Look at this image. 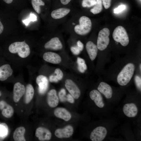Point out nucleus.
<instances>
[{
  "instance_id": "obj_1",
  "label": "nucleus",
  "mask_w": 141,
  "mask_h": 141,
  "mask_svg": "<svg viewBox=\"0 0 141 141\" xmlns=\"http://www.w3.org/2000/svg\"><path fill=\"white\" fill-rule=\"evenodd\" d=\"M135 66L128 63L124 67L118 74L117 78L118 84L122 86L126 85L130 81L134 73Z\"/></svg>"
},
{
  "instance_id": "obj_2",
  "label": "nucleus",
  "mask_w": 141,
  "mask_h": 141,
  "mask_svg": "<svg viewBox=\"0 0 141 141\" xmlns=\"http://www.w3.org/2000/svg\"><path fill=\"white\" fill-rule=\"evenodd\" d=\"M8 49L11 53H17L19 56L22 58L27 57L30 53V47L25 41L12 43L9 46Z\"/></svg>"
},
{
  "instance_id": "obj_3",
  "label": "nucleus",
  "mask_w": 141,
  "mask_h": 141,
  "mask_svg": "<svg viewBox=\"0 0 141 141\" xmlns=\"http://www.w3.org/2000/svg\"><path fill=\"white\" fill-rule=\"evenodd\" d=\"M79 24L76 25L74 27L75 33L78 35H85L91 31L92 24L90 19L86 16H83L79 20Z\"/></svg>"
},
{
  "instance_id": "obj_4",
  "label": "nucleus",
  "mask_w": 141,
  "mask_h": 141,
  "mask_svg": "<svg viewBox=\"0 0 141 141\" xmlns=\"http://www.w3.org/2000/svg\"><path fill=\"white\" fill-rule=\"evenodd\" d=\"M115 41L120 43L123 46H127L129 43V38L125 28L122 26L116 27L114 30L112 35Z\"/></svg>"
},
{
  "instance_id": "obj_5",
  "label": "nucleus",
  "mask_w": 141,
  "mask_h": 141,
  "mask_svg": "<svg viewBox=\"0 0 141 141\" xmlns=\"http://www.w3.org/2000/svg\"><path fill=\"white\" fill-rule=\"evenodd\" d=\"M110 32L107 28H105L100 30L98 34L97 39V47L98 50L103 51L107 47L109 44L110 39L109 36Z\"/></svg>"
},
{
  "instance_id": "obj_6",
  "label": "nucleus",
  "mask_w": 141,
  "mask_h": 141,
  "mask_svg": "<svg viewBox=\"0 0 141 141\" xmlns=\"http://www.w3.org/2000/svg\"><path fill=\"white\" fill-rule=\"evenodd\" d=\"M107 134L106 128L102 126H99L94 129L91 132L90 136L92 141H102L105 137Z\"/></svg>"
},
{
  "instance_id": "obj_7",
  "label": "nucleus",
  "mask_w": 141,
  "mask_h": 141,
  "mask_svg": "<svg viewBox=\"0 0 141 141\" xmlns=\"http://www.w3.org/2000/svg\"><path fill=\"white\" fill-rule=\"evenodd\" d=\"M65 86L70 95L75 99H78L80 95V91L78 87L72 80L67 79L65 82Z\"/></svg>"
},
{
  "instance_id": "obj_8",
  "label": "nucleus",
  "mask_w": 141,
  "mask_h": 141,
  "mask_svg": "<svg viewBox=\"0 0 141 141\" xmlns=\"http://www.w3.org/2000/svg\"><path fill=\"white\" fill-rule=\"evenodd\" d=\"M73 128L71 125H68L62 128H58L55 131V135L59 138H69L73 133Z\"/></svg>"
},
{
  "instance_id": "obj_9",
  "label": "nucleus",
  "mask_w": 141,
  "mask_h": 141,
  "mask_svg": "<svg viewBox=\"0 0 141 141\" xmlns=\"http://www.w3.org/2000/svg\"><path fill=\"white\" fill-rule=\"evenodd\" d=\"M25 88L23 85L19 82H17L14 84L13 90V99L15 102H18L21 97L25 94Z\"/></svg>"
},
{
  "instance_id": "obj_10",
  "label": "nucleus",
  "mask_w": 141,
  "mask_h": 141,
  "mask_svg": "<svg viewBox=\"0 0 141 141\" xmlns=\"http://www.w3.org/2000/svg\"><path fill=\"white\" fill-rule=\"evenodd\" d=\"M124 114L129 118H133L136 116L138 112V108L134 103H129L125 104L123 108Z\"/></svg>"
},
{
  "instance_id": "obj_11",
  "label": "nucleus",
  "mask_w": 141,
  "mask_h": 141,
  "mask_svg": "<svg viewBox=\"0 0 141 141\" xmlns=\"http://www.w3.org/2000/svg\"><path fill=\"white\" fill-rule=\"evenodd\" d=\"M35 135L39 140L42 141L49 140L52 136L51 133L48 129L42 127L36 129Z\"/></svg>"
},
{
  "instance_id": "obj_12",
  "label": "nucleus",
  "mask_w": 141,
  "mask_h": 141,
  "mask_svg": "<svg viewBox=\"0 0 141 141\" xmlns=\"http://www.w3.org/2000/svg\"><path fill=\"white\" fill-rule=\"evenodd\" d=\"M36 82L38 86L39 93L41 95L44 94L48 86V81L47 78L43 75H39L36 78Z\"/></svg>"
},
{
  "instance_id": "obj_13",
  "label": "nucleus",
  "mask_w": 141,
  "mask_h": 141,
  "mask_svg": "<svg viewBox=\"0 0 141 141\" xmlns=\"http://www.w3.org/2000/svg\"><path fill=\"white\" fill-rule=\"evenodd\" d=\"M90 97L98 107L102 108L105 105L103 97L100 93L96 90L91 91L89 93Z\"/></svg>"
},
{
  "instance_id": "obj_14",
  "label": "nucleus",
  "mask_w": 141,
  "mask_h": 141,
  "mask_svg": "<svg viewBox=\"0 0 141 141\" xmlns=\"http://www.w3.org/2000/svg\"><path fill=\"white\" fill-rule=\"evenodd\" d=\"M98 91L103 94L107 99L111 98L113 95V90L110 86L107 83L102 82L97 87Z\"/></svg>"
},
{
  "instance_id": "obj_15",
  "label": "nucleus",
  "mask_w": 141,
  "mask_h": 141,
  "mask_svg": "<svg viewBox=\"0 0 141 141\" xmlns=\"http://www.w3.org/2000/svg\"><path fill=\"white\" fill-rule=\"evenodd\" d=\"M0 109L2 110V114L7 118H11L14 113V109L12 106L4 101L0 103Z\"/></svg>"
},
{
  "instance_id": "obj_16",
  "label": "nucleus",
  "mask_w": 141,
  "mask_h": 141,
  "mask_svg": "<svg viewBox=\"0 0 141 141\" xmlns=\"http://www.w3.org/2000/svg\"><path fill=\"white\" fill-rule=\"evenodd\" d=\"M44 47L46 49L58 50L61 49L63 46L59 38L57 37H55L51 38L46 43Z\"/></svg>"
},
{
  "instance_id": "obj_17",
  "label": "nucleus",
  "mask_w": 141,
  "mask_h": 141,
  "mask_svg": "<svg viewBox=\"0 0 141 141\" xmlns=\"http://www.w3.org/2000/svg\"><path fill=\"white\" fill-rule=\"evenodd\" d=\"M43 58L46 61L54 64H58L61 61L60 56L57 54L52 52H45L43 54Z\"/></svg>"
},
{
  "instance_id": "obj_18",
  "label": "nucleus",
  "mask_w": 141,
  "mask_h": 141,
  "mask_svg": "<svg viewBox=\"0 0 141 141\" xmlns=\"http://www.w3.org/2000/svg\"><path fill=\"white\" fill-rule=\"evenodd\" d=\"M13 70L8 64H3L0 66V81H4L11 76Z\"/></svg>"
},
{
  "instance_id": "obj_19",
  "label": "nucleus",
  "mask_w": 141,
  "mask_h": 141,
  "mask_svg": "<svg viewBox=\"0 0 141 141\" xmlns=\"http://www.w3.org/2000/svg\"><path fill=\"white\" fill-rule=\"evenodd\" d=\"M54 114L57 117L67 121L71 118L70 113L66 109L62 107L56 108L54 110Z\"/></svg>"
},
{
  "instance_id": "obj_20",
  "label": "nucleus",
  "mask_w": 141,
  "mask_h": 141,
  "mask_svg": "<svg viewBox=\"0 0 141 141\" xmlns=\"http://www.w3.org/2000/svg\"><path fill=\"white\" fill-rule=\"evenodd\" d=\"M47 101L48 105L51 107H55L57 105L59 99L55 90L52 89L48 92Z\"/></svg>"
},
{
  "instance_id": "obj_21",
  "label": "nucleus",
  "mask_w": 141,
  "mask_h": 141,
  "mask_svg": "<svg viewBox=\"0 0 141 141\" xmlns=\"http://www.w3.org/2000/svg\"><path fill=\"white\" fill-rule=\"evenodd\" d=\"M86 48L91 60L92 61L94 60L96 57L98 51L97 45L92 42L89 41L86 44Z\"/></svg>"
},
{
  "instance_id": "obj_22",
  "label": "nucleus",
  "mask_w": 141,
  "mask_h": 141,
  "mask_svg": "<svg viewBox=\"0 0 141 141\" xmlns=\"http://www.w3.org/2000/svg\"><path fill=\"white\" fill-rule=\"evenodd\" d=\"M69 9L62 8L53 10L51 13L52 17L55 19H59L65 16L70 12Z\"/></svg>"
},
{
  "instance_id": "obj_23",
  "label": "nucleus",
  "mask_w": 141,
  "mask_h": 141,
  "mask_svg": "<svg viewBox=\"0 0 141 141\" xmlns=\"http://www.w3.org/2000/svg\"><path fill=\"white\" fill-rule=\"evenodd\" d=\"M25 132L24 127L21 126L17 128L15 130L13 134V138L15 141H26L24 137Z\"/></svg>"
},
{
  "instance_id": "obj_24",
  "label": "nucleus",
  "mask_w": 141,
  "mask_h": 141,
  "mask_svg": "<svg viewBox=\"0 0 141 141\" xmlns=\"http://www.w3.org/2000/svg\"><path fill=\"white\" fill-rule=\"evenodd\" d=\"M25 94L24 102L26 104H28L33 99L34 94V89L31 84L27 85Z\"/></svg>"
},
{
  "instance_id": "obj_25",
  "label": "nucleus",
  "mask_w": 141,
  "mask_h": 141,
  "mask_svg": "<svg viewBox=\"0 0 141 141\" xmlns=\"http://www.w3.org/2000/svg\"><path fill=\"white\" fill-rule=\"evenodd\" d=\"M8 128L5 123H2L0 124V141H3L7 136Z\"/></svg>"
},
{
  "instance_id": "obj_26",
  "label": "nucleus",
  "mask_w": 141,
  "mask_h": 141,
  "mask_svg": "<svg viewBox=\"0 0 141 141\" xmlns=\"http://www.w3.org/2000/svg\"><path fill=\"white\" fill-rule=\"evenodd\" d=\"M31 3L34 10L38 14L41 13L40 6H44V3L42 0H32Z\"/></svg>"
},
{
  "instance_id": "obj_27",
  "label": "nucleus",
  "mask_w": 141,
  "mask_h": 141,
  "mask_svg": "<svg viewBox=\"0 0 141 141\" xmlns=\"http://www.w3.org/2000/svg\"><path fill=\"white\" fill-rule=\"evenodd\" d=\"M96 4L90 11L94 14H98L102 11L103 9L102 3L101 0H96Z\"/></svg>"
},
{
  "instance_id": "obj_28",
  "label": "nucleus",
  "mask_w": 141,
  "mask_h": 141,
  "mask_svg": "<svg viewBox=\"0 0 141 141\" xmlns=\"http://www.w3.org/2000/svg\"><path fill=\"white\" fill-rule=\"evenodd\" d=\"M96 4V0H83L82 5L83 7L89 8L95 5Z\"/></svg>"
},
{
  "instance_id": "obj_29",
  "label": "nucleus",
  "mask_w": 141,
  "mask_h": 141,
  "mask_svg": "<svg viewBox=\"0 0 141 141\" xmlns=\"http://www.w3.org/2000/svg\"><path fill=\"white\" fill-rule=\"evenodd\" d=\"M77 63L78 64V69L79 71L81 73H84L85 70L84 69L83 66L85 63V60L82 58L78 57Z\"/></svg>"
},
{
  "instance_id": "obj_30",
  "label": "nucleus",
  "mask_w": 141,
  "mask_h": 141,
  "mask_svg": "<svg viewBox=\"0 0 141 141\" xmlns=\"http://www.w3.org/2000/svg\"><path fill=\"white\" fill-rule=\"evenodd\" d=\"M58 96L61 102H64L67 101L66 92L64 89H62L60 90L58 93Z\"/></svg>"
},
{
  "instance_id": "obj_31",
  "label": "nucleus",
  "mask_w": 141,
  "mask_h": 141,
  "mask_svg": "<svg viewBox=\"0 0 141 141\" xmlns=\"http://www.w3.org/2000/svg\"><path fill=\"white\" fill-rule=\"evenodd\" d=\"M37 20V17L33 14L31 13L30 15V17L27 19H26L23 21V22L26 26L27 25L29 22L31 21H34Z\"/></svg>"
},
{
  "instance_id": "obj_32",
  "label": "nucleus",
  "mask_w": 141,
  "mask_h": 141,
  "mask_svg": "<svg viewBox=\"0 0 141 141\" xmlns=\"http://www.w3.org/2000/svg\"><path fill=\"white\" fill-rule=\"evenodd\" d=\"M55 75L59 80H61L63 77V73L62 70L59 68L56 69L54 71Z\"/></svg>"
},
{
  "instance_id": "obj_33",
  "label": "nucleus",
  "mask_w": 141,
  "mask_h": 141,
  "mask_svg": "<svg viewBox=\"0 0 141 141\" xmlns=\"http://www.w3.org/2000/svg\"><path fill=\"white\" fill-rule=\"evenodd\" d=\"M126 8V7L125 5H120L114 10V12L115 14H118L125 10Z\"/></svg>"
},
{
  "instance_id": "obj_34",
  "label": "nucleus",
  "mask_w": 141,
  "mask_h": 141,
  "mask_svg": "<svg viewBox=\"0 0 141 141\" xmlns=\"http://www.w3.org/2000/svg\"><path fill=\"white\" fill-rule=\"evenodd\" d=\"M135 81L137 88L140 91L141 89V79L138 75H136L134 78Z\"/></svg>"
},
{
  "instance_id": "obj_35",
  "label": "nucleus",
  "mask_w": 141,
  "mask_h": 141,
  "mask_svg": "<svg viewBox=\"0 0 141 141\" xmlns=\"http://www.w3.org/2000/svg\"><path fill=\"white\" fill-rule=\"evenodd\" d=\"M70 50L74 54L76 55L79 54L81 51L77 46L71 47Z\"/></svg>"
},
{
  "instance_id": "obj_36",
  "label": "nucleus",
  "mask_w": 141,
  "mask_h": 141,
  "mask_svg": "<svg viewBox=\"0 0 141 141\" xmlns=\"http://www.w3.org/2000/svg\"><path fill=\"white\" fill-rule=\"evenodd\" d=\"M102 4L105 9H108L111 5V0H101Z\"/></svg>"
},
{
  "instance_id": "obj_37",
  "label": "nucleus",
  "mask_w": 141,
  "mask_h": 141,
  "mask_svg": "<svg viewBox=\"0 0 141 141\" xmlns=\"http://www.w3.org/2000/svg\"><path fill=\"white\" fill-rule=\"evenodd\" d=\"M67 101L71 103H74V100L73 97L70 94L66 95Z\"/></svg>"
},
{
  "instance_id": "obj_38",
  "label": "nucleus",
  "mask_w": 141,
  "mask_h": 141,
  "mask_svg": "<svg viewBox=\"0 0 141 141\" xmlns=\"http://www.w3.org/2000/svg\"><path fill=\"white\" fill-rule=\"evenodd\" d=\"M49 80L51 82H57L58 80L55 75H52L49 78Z\"/></svg>"
},
{
  "instance_id": "obj_39",
  "label": "nucleus",
  "mask_w": 141,
  "mask_h": 141,
  "mask_svg": "<svg viewBox=\"0 0 141 141\" xmlns=\"http://www.w3.org/2000/svg\"><path fill=\"white\" fill-rule=\"evenodd\" d=\"M77 46L78 48L81 51L84 48V45L83 43L80 41L78 40L77 42Z\"/></svg>"
},
{
  "instance_id": "obj_40",
  "label": "nucleus",
  "mask_w": 141,
  "mask_h": 141,
  "mask_svg": "<svg viewBox=\"0 0 141 141\" xmlns=\"http://www.w3.org/2000/svg\"><path fill=\"white\" fill-rule=\"evenodd\" d=\"M71 1V0H60L62 4L64 5L68 4Z\"/></svg>"
},
{
  "instance_id": "obj_41",
  "label": "nucleus",
  "mask_w": 141,
  "mask_h": 141,
  "mask_svg": "<svg viewBox=\"0 0 141 141\" xmlns=\"http://www.w3.org/2000/svg\"><path fill=\"white\" fill-rule=\"evenodd\" d=\"M4 29V27L3 24L1 22L0 20V34L3 32Z\"/></svg>"
},
{
  "instance_id": "obj_42",
  "label": "nucleus",
  "mask_w": 141,
  "mask_h": 141,
  "mask_svg": "<svg viewBox=\"0 0 141 141\" xmlns=\"http://www.w3.org/2000/svg\"><path fill=\"white\" fill-rule=\"evenodd\" d=\"M3 1L6 3L8 4H9L11 3L13 0H3Z\"/></svg>"
},
{
  "instance_id": "obj_43",
  "label": "nucleus",
  "mask_w": 141,
  "mask_h": 141,
  "mask_svg": "<svg viewBox=\"0 0 141 141\" xmlns=\"http://www.w3.org/2000/svg\"><path fill=\"white\" fill-rule=\"evenodd\" d=\"M141 64H140V70H141Z\"/></svg>"
},
{
  "instance_id": "obj_44",
  "label": "nucleus",
  "mask_w": 141,
  "mask_h": 141,
  "mask_svg": "<svg viewBox=\"0 0 141 141\" xmlns=\"http://www.w3.org/2000/svg\"><path fill=\"white\" fill-rule=\"evenodd\" d=\"M1 96V93H0V96Z\"/></svg>"
}]
</instances>
